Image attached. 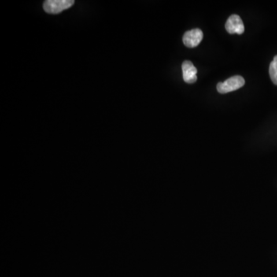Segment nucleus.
<instances>
[{
	"label": "nucleus",
	"instance_id": "f257e3e1",
	"mask_svg": "<svg viewBox=\"0 0 277 277\" xmlns=\"http://www.w3.org/2000/svg\"><path fill=\"white\" fill-rule=\"evenodd\" d=\"M73 0H47L43 3V9L49 14H58L70 8L74 4Z\"/></svg>",
	"mask_w": 277,
	"mask_h": 277
},
{
	"label": "nucleus",
	"instance_id": "423d86ee",
	"mask_svg": "<svg viewBox=\"0 0 277 277\" xmlns=\"http://www.w3.org/2000/svg\"><path fill=\"white\" fill-rule=\"evenodd\" d=\"M269 72H270V78H271L273 83L277 86V56H276L274 60L271 62Z\"/></svg>",
	"mask_w": 277,
	"mask_h": 277
},
{
	"label": "nucleus",
	"instance_id": "39448f33",
	"mask_svg": "<svg viewBox=\"0 0 277 277\" xmlns=\"http://www.w3.org/2000/svg\"><path fill=\"white\" fill-rule=\"evenodd\" d=\"M182 75L183 79L186 83H194L197 80V69L195 67L192 62L186 60L182 64Z\"/></svg>",
	"mask_w": 277,
	"mask_h": 277
},
{
	"label": "nucleus",
	"instance_id": "20e7f679",
	"mask_svg": "<svg viewBox=\"0 0 277 277\" xmlns=\"http://www.w3.org/2000/svg\"><path fill=\"white\" fill-rule=\"evenodd\" d=\"M226 30L230 34H237L239 35L243 34L245 31L243 22L238 15H232L228 18L225 25Z\"/></svg>",
	"mask_w": 277,
	"mask_h": 277
},
{
	"label": "nucleus",
	"instance_id": "7ed1b4c3",
	"mask_svg": "<svg viewBox=\"0 0 277 277\" xmlns=\"http://www.w3.org/2000/svg\"><path fill=\"white\" fill-rule=\"evenodd\" d=\"M203 38H204V34L202 30L200 29H193L185 33L184 35L182 37V41L186 47L194 48L197 47L201 42Z\"/></svg>",
	"mask_w": 277,
	"mask_h": 277
},
{
	"label": "nucleus",
	"instance_id": "f03ea898",
	"mask_svg": "<svg viewBox=\"0 0 277 277\" xmlns=\"http://www.w3.org/2000/svg\"><path fill=\"white\" fill-rule=\"evenodd\" d=\"M245 84V79L241 75H234L233 77L229 78L223 83H219L217 84V91L219 93H227L230 92L241 89Z\"/></svg>",
	"mask_w": 277,
	"mask_h": 277
}]
</instances>
